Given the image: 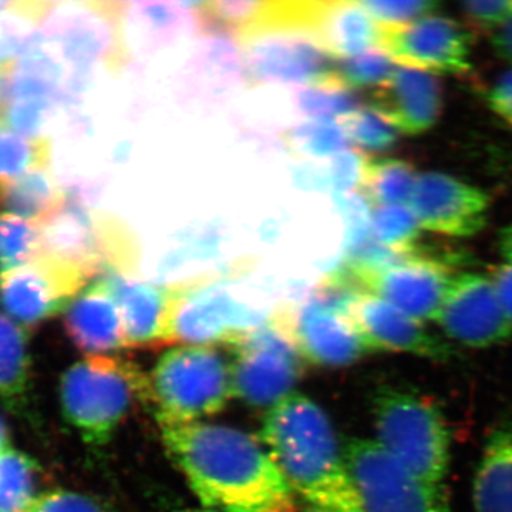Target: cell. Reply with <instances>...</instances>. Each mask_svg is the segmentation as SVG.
Returning a JSON list of instances; mask_svg holds the SVG:
<instances>
[{"mask_svg": "<svg viewBox=\"0 0 512 512\" xmlns=\"http://www.w3.org/2000/svg\"><path fill=\"white\" fill-rule=\"evenodd\" d=\"M52 146L47 138L20 136L0 126V183L13 180L30 171L49 167Z\"/></svg>", "mask_w": 512, "mask_h": 512, "instance_id": "f546056e", "label": "cell"}, {"mask_svg": "<svg viewBox=\"0 0 512 512\" xmlns=\"http://www.w3.org/2000/svg\"><path fill=\"white\" fill-rule=\"evenodd\" d=\"M313 32L333 59H348L379 47V26L353 0H318Z\"/></svg>", "mask_w": 512, "mask_h": 512, "instance_id": "603a6c76", "label": "cell"}, {"mask_svg": "<svg viewBox=\"0 0 512 512\" xmlns=\"http://www.w3.org/2000/svg\"><path fill=\"white\" fill-rule=\"evenodd\" d=\"M119 308L127 348L148 349L167 345L173 286L141 281L114 269L100 275Z\"/></svg>", "mask_w": 512, "mask_h": 512, "instance_id": "d6986e66", "label": "cell"}, {"mask_svg": "<svg viewBox=\"0 0 512 512\" xmlns=\"http://www.w3.org/2000/svg\"><path fill=\"white\" fill-rule=\"evenodd\" d=\"M360 5L382 28L409 25L439 8L434 0H360Z\"/></svg>", "mask_w": 512, "mask_h": 512, "instance_id": "d590c367", "label": "cell"}, {"mask_svg": "<svg viewBox=\"0 0 512 512\" xmlns=\"http://www.w3.org/2000/svg\"><path fill=\"white\" fill-rule=\"evenodd\" d=\"M367 106L400 133L419 136L437 123L441 114L440 84L433 74L397 66L387 82L367 93Z\"/></svg>", "mask_w": 512, "mask_h": 512, "instance_id": "ffe728a7", "label": "cell"}, {"mask_svg": "<svg viewBox=\"0 0 512 512\" xmlns=\"http://www.w3.org/2000/svg\"><path fill=\"white\" fill-rule=\"evenodd\" d=\"M345 457L362 512H450L441 488L421 483L375 440L350 441Z\"/></svg>", "mask_w": 512, "mask_h": 512, "instance_id": "7c38bea8", "label": "cell"}, {"mask_svg": "<svg viewBox=\"0 0 512 512\" xmlns=\"http://www.w3.org/2000/svg\"><path fill=\"white\" fill-rule=\"evenodd\" d=\"M397 64L379 47L348 59H336V82L342 89L370 90L382 86L392 76Z\"/></svg>", "mask_w": 512, "mask_h": 512, "instance_id": "d6a6232c", "label": "cell"}, {"mask_svg": "<svg viewBox=\"0 0 512 512\" xmlns=\"http://www.w3.org/2000/svg\"><path fill=\"white\" fill-rule=\"evenodd\" d=\"M448 338L470 348H490L512 336V322L488 276L454 275L436 320Z\"/></svg>", "mask_w": 512, "mask_h": 512, "instance_id": "9a60e30c", "label": "cell"}, {"mask_svg": "<svg viewBox=\"0 0 512 512\" xmlns=\"http://www.w3.org/2000/svg\"><path fill=\"white\" fill-rule=\"evenodd\" d=\"M421 231L409 205L372 207V234L384 247L406 254L416 247Z\"/></svg>", "mask_w": 512, "mask_h": 512, "instance_id": "1f68e13d", "label": "cell"}, {"mask_svg": "<svg viewBox=\"0 0 512 512\" xmlns=\"http://www.w3.org/2000/svg\"><path fill=\"white\" fill-rule=\"evenodd\" d=\"M234 397L254 407H274L291 396L302 375V356L284 308L232 343Z\"/></svg>", "mask_w": 512, "mask_h": 512, "instance_id": "9c48e42d", "label": "cell"}, {"mask_svg": "<svg viewBox=\"0 0 512 512\" xmlns=\"http://www.w3.org/2000/svg\"><path fill=\"white\" fill-rule=\"evenodd\" d=\"M40 254L39 225L8 212L0 214V274L28 265Z\"/></svg>", "mask_w": 512, "mask_h": 512, "instance_id": "4dcf8cb0", "label": "cell"}, {"mask_svg": "<svg viewBox=\"0 0 512 512\" xmlns=\"http://www.w3.org/2000/svg\"><path fill=\"white\" fill-rule=\"evenodd\" d=\"M376 443L421 483L441 488L450 466V433L429 397L383 387L373 399Z\"/></svg>", "mask_w": 512, "mask_h": 512, "instance_id": "52a82bcc", "label": "cell"}, {"mask_svg": "<svg viewBox=\"0 0 512 512\" xmlns=\"http://www.w3.org/2000/svg\"><path fill=\"white\" fill-rule=\"evenodd\" d=\"M64 329L73 345L86 355L106 356L127 348L119 308L101 278L70 303Z\"/></svg>", "mask_w": 512, "mask_h": 512, "instance_id": "44dd1931", "label": "cell"}, {"mask_svg": "<svg viewBox=\"0 0 512 512\" xmlns=\"http://www.w3.org/2000/svg\"><path fill=\"white\" fill-rule=\"evenodd\" d=\"M488 278L493 282L505 312L512 322V265L503 264L491 269Z\"/></svg>", "mask_w": 512, "mask_h": 512, "instance_id": "b9f144b4", "label": "cell"}, {"mask_svg": "<svg viewBox=\"0 0 512 512\" xmlns=\"http://www.w3.org/2000/svg\"><path fill=\"white\" fill-rule=\"evenodd\" d=\"M29 512H116L100 498L74 491L57 490L39 495Z\"/></svg>", "mask_w": 512, "mask_h": 512, "instance_id": "74e56055", "label": "cell"}, {"mask_svg": "<svg viewBox=\"0 0 512 512\" xmlns=\"http://www.w3.org/2000/svg\"><path fill=\"white\" fill-rule=\"evenodd\" d=\"M330 271L357 291L379 296L421 323L436 320L454 278L444 262L420 252L417 245L399 261L376 271H352L342 265Z\"/></svg>", "mask_w": 512, "mask_h": 512, "instance_id": "8fae6325", "label": "cell"}, {"mask_svg": "<svg viewBox=\"0 0 512 512\" xmlns=\"http://www.w3.org/2000/svg\"><path fill=\"white\" fill-rule=\"evenodd\" d=\"M171 512H214L210 510H205V508H180V510H174Z\"/></svg>", "mask_w": 512, "mask_h": 512, "instance_id": "bcb514c9", "label": "cell"}, {"mask_svg": "<svg viewBox=\"0 0 512 512\" xmlns=\"http://www.w3.org/2000/svg\"><path fill=\"white\" fill-rule=\"evenodd\" d=\"M66 192L47 168L0 183V207L8 214L42 222L62 205Z\"/></svg>", "mask_w": 512, "mask_h": 512, "instance_id": "d4e9b609", "label": "cell"}, {"mask_svg": "<svg viewBox=\"0 0 512 512\" xmlns=\"http://www.w3.org/2000/svg\"><path fill=\"white\" fill-rule=\"evenodd\" d=\"M285 146L302 160H323L348 150L349 138L335 120H306L284 136Z\"/></svg>", "mask_w": 512, "mask_h": 512, "instance_id": "f1b7e54d", "label": "cell"}, {"mask_svg": "<svg viewBox=\"0 0 512 512\" xmlns=\"http://www.w3.org/2000/svg\"><path fill=\"white\" fill-rule=\"evenodd\" d=\"M315 6L316 0L264 3L254 23L235 37L241 45L247 83L340 87L336 59L313 35Z\"/></svg>", "mask_w": 512, "mask_h": 512, "instance_id": "3957f363", "label": "cell"}, {"mask_svg": "<svg viewBox=\"0 0 512 512\" xmlns=\"http://www.w3.org/2000/svg\"><path fill=\"white\" fill-rule=\"evenodd\" d=\"M242 83L247 79L237 40L225 33L204 32L178 73L175 94L187 109L205 113L228 103Z\"/></svg>", "mask_w": 512, "mask_h": 512, "instance_id": "2e32d148", "label": "cell"}, {"mask_svg": "<svg viewBox=\"0 0 512 512\" xmlns=\"http://www.w3.org/2000/svg\"><path fill=\"white\" fill-rule=\"evenodd\" d=\"M367 156L345 150L330 158L328 168L330 191L333 195L359 191L365 174Z\"/></svg>", "mask_w": 512, "mask_h": 512, "instance_id": "8d00e7d4", "label": "cell"}, {"mask_svg": "<svg viewBox=\"0 0 512 512\" xmlns=\"http://www.w3.org/2000/svg\"><path fill=\"white\" fill-rule=\"evenodd\" d=\"M40 467L28 454L0 451V512H29L36 503Z\"/></svg>", "mask_w": 512, "mask_h": 512, "instance_id": "83f0119b", "label": "cell"}, {"mask_svg": "<svg viewBox=\"0 0 512 512\" xmlns=\"http://www.w3.org/2000/svg\"><path fill=\"white\" fill-rule=\"evenodd\" d=\"M498 244H500L501 256L507 261V264L512 265V222L500 232Z\"/></svg>", "mask_w": 512, "mask_h": 512, "instance_id": "ee69618b", "label": "cell"}, {"mask_svg": "<svg viewBox=\"0 0 512 512\" xmlns=\"http://www.w3.org/2000/svg\"><path fill=\"white\" fill-rule=\"evenodd\" d=\"M360 100L349 90L332 86H305L295 94L296 110L309 120H333L359 109Z\"/></svg>", "mask_w": 512, "mask_h": 512, "instance_id": "e575fe53", "label": "cell"}, {"mask_svg": "<svg viewBox=\"0 0 512 512\" xmlns=\"http://www.w3.org/2000/svg\"><path fill=\"white\" fill-rule=\"evenodd\" d=\"M417 175L409 161L367 156L359 192L372 207L409 205Z\"/></svg>", "mask_w": 512, "mask_h": 512, "instance_id": "4316f807", "label": "cell"}, {"mask_svg": "<svg viewBox=\"0 0 512 512\" xmlns=\"http://www.w3.org/2000/svg\"><path fill=\"white\" fill-rule=\"evenodd\" d=\"M421 229L453 238L474 237L487 225V192L453 175H417L409 201Z\"/></svg>", "mask_w": 512, "mask_h": 512, "instance_id": "e0dca14e", "label": "cell"}, {"mask_svg": "<svg viewBox=\"0 0 512 512\" xmlns=\"http://www.w3.org/2000/svg\"><path fill=\"white\" fill-rule=\"evenodd\" d=\"M158 424L197 423L220 413L234 397L231 366L214 346L178 345L148 376Z\"/></svg>", "mask_w": 512, "mask_h": 512, "instance_id": "ba28073f", "label": "cell"}, {"mask_svg": "<svg viewBox=\"0 0 512 512\" xmlns=\"http://www.w3.org/2000/svg\"><path fill=\"white\" fill-rule=\"evenodd\" d=\"M28 333L23 326L0 312V400L18 406L26 399L30 384Z\"/></svg>", "mask_w": 512, "mask_h": 512, "instance_id": "484cf974", "label": "cell"}, {"mask_svg": "<svg viewBox=\"0 0 512 512\" xmlns=\"http://www.w3.org/2000/svg\"><path fill=\"white\" fill-rule=\"evenodd\" d=\"M293 181L306 191H330L328 168L326 164L303 163L296 165L292 171Z\"/></svg>", "mask_w": 512, "mask_h": 512, "instance_id": "ab89813d", "label": "cell"}, {"mask_svg": "<svg viewBox=\"0 0 512 512\" xmlns=\"http://www.w3.org/2000/svg\"><path fill=\"white\" fill-rule=\"evenodd\" d=\"M128 56L148 57L198 32L192 2L123 3Z\"/></svg>", "mask_w": 512, "mask_h": 512, "instance_id": "7402d4cb", "label": "cell"}, {"mask_svg": "<svg viewBox=\"0 0 512 512\" xmlns=\"http://www.w3.org/2000/svg\"><path fill=\"white\" fill-rule=\"evenodd\" d=\"M40 32L47 52L66 70L70 97L100 70L117 72L130 60L121 2L47 3Z\"/></svg>", "mask_w": 512, "mask_h": 512, "instance_id": "277c9868", "label": "cell"}, {"mask_svg": "<svg viewBox=\"0 0 512 512\" xmlns=\"http://www.w3.org/2000/svg\"><path fill=\"white\" fill-rule=\"evenodd\" d=\"M10 2H3V0H0V13L3 12L6 8H8Z\"/></svg>", "mask_w": 512, "mask_h": 512, "instance_id": "7dc6e473", "label": "cell"}, {"mask_svg": "<svg viewBox=\"0 0 512 512\" xmlns=\"http://www.w3.org/2000/svg\"><path fill=\"white\" fill-rule=\"evenodd\" d=\"M259 441L305 512H362L345 450L322 407L292 393L266 413Z\"/></svg>", "mask_w": 512, "mask_h": 512, "instance_id": "7a4b0ae2", "label": "cell"}, {"mask_svg": "<svg viewBox=\"0 0 512 512\" xmlns=\"http://www.w3.org/2000/svg\"><path fill=\"white\" fill-rule=\"evenodd\" d=\"M488 103L491 110L512 128V70L504 73L494 84Z\"/></svg>", "mask_w": 512, "mask_h": 512, "instance_id": "60d3db41", "label": "cell"}, {"mask_svg": "<svg viewBox=\"0 0 512 512\" xmlns=\"http://www.w3.org/2000/svg\"><path fill=\"white\" fill-rule=\"evenodd\" d=\"M463 9L474 22L484 28H490L491 32L512 18V0L466 2Z\"/></svg>", "mask_w": 512, "mask_h": 512, "instance_id": "f35d334b", "label": "cell"}, {"mask_svg": "<svg viewBox=\"0 0 512 512\" xmlns=\"http://www.w3.org/2000/svg\"><path fill=\"white\" fill-rule=\"evenodd\" d=\"M64 419L84 443L101 447L137 403L150 406L148 375L119 356H89L74 363L60 380Z\"/></svg>", "mask_w": 512, "mask_h": 512, "instance_id": "5b68a950", "label": "cell"}, {"mask_svg": "<svg viewBox=\"0 0 512 512\" xmlns=\"http://www.w3.org/2000/svg\"><path fill=\"white\" fill-rule=\"evenodd\" d=\"M348 313L369 352L409 353L433 360L450 355L446 343L431 335L424 323L372 293L356 292Z\"/></svg>", "mask_w": 512, "mask_h": 512, "instance_id": "ac0fdd59", "label": "cell"}, {"mask_svg": "<svg viewBox=\"0 0 512 512\" xmlns=\"http://www.w3.org/2000/svg\"><path fill=\"white\" fill-rule=\"evenodd\" d=\"M339 124L349 141L366 150H389L399 138V131L369 106L340 117Z\"/></svg>", "mask_w": 512, "mask_h": 512, "instance_id": "836d02e7", "label": "cell"}, {"mask_svg": "<svg viewBox=\"0 0 512 512\" xmlns=\"http://www.w3.org/2000/svg\"><path fill=\"white\" fill-rule=\"evenodd\" d=\"M379 49L397 66L433 76L463 74L471 67L470 36L453 19L436 13L409 25L379 26Z\"/></svg>", "mask_w": 512, "mask_h": 512, "instance_id": "5bb4252c", "label": "cell"}, {"mask_svg": "<svg viewBox=\"0 0 512 512\" xmlns=\"http://www.w3.org/2000/svg\"><path fill=\"white\" fill-rule=\"evenodd\" d=\"M476 512H512V424L498 427L485 441L473 481Z\"/></svg>", "mask_w": 512, "mask_h": 512, "instance_id": "cb8c5ba5", "label": "cell"}, {"mask_svg": "<svg viewBox=\"0 0 512 512\" xmlns=\"http://www.w3.org/2000/svg\"><path fill=\"white\" fill-rule=\"evenodd\" d=\"M168 456L201 507L214 512H298L261 441L221 424H160Z\"/></svg>", "mask_w": 512, "mask_h": 512, "instance_id": "6da1fadb", "label": "cell"}, {"mask_svg": "<svg viewBox=\"0 0 512 512\" xmlns=\"http://www.w3.org/2000/svg\"><path fill=\"white\" fill-rule=\"evenodd\" d=\"M493 45L498 55L512 64V18L493 30Z\"/></svg>", "mask_w": 512, "mask_h": 512, "instance_id": "7bdbcfd3", "label": "cell"}, {"mask_svg": "<svg viewBox=\"0 0 512 512\" xmlns=\"http://www.w3.org/2000/svg\"><path fill=\"white\" fill-rule=\"evenodd\" d=\"M8 448V429H6L5 421L0 417V451Z\"/></svg>", "mask_w": 512, "mask_h": 512, "instance_id": "f6af8a7d", "label": "cell"}, {"mask_svg": "<svg viewBox=\"0 0 512 512\" xmlns=\"http://www.w3.org/2000/svg\"><path fill=\"white\" fill-rule=\"evenodd\" d=\"M356 289L326 275L301 302L282 306L302 359L313 365H352L369 353L348 313Z\"/></svg>", "mask_w": 512, "mask_h": 512, "instance_id": "30bf717a", "label": "cell"}, {"mask_svg": "<svg viewBox=\"0 0 512 512\" xmlns=\"http://www.w3.org/2000/svg\"><path fill=\"white\" fill-rule=\"evenodd\" d=\"M90 281L72 265L40 254L35 261L0 274V306L25 329L69 308Z\"/></svg>", "mask_w": 512, "mask_h": 512, "instance_id": "4fadbf2b", "label": "cell"}, {"mask_svg": "<svg viewBox=\"0 0 512 512\" xmlns=\"http://www.w3.org/2000/svg\"><path fill=\"white\" fill-rule=\"evenodd\" d=\"M239 272L228 269L220 275L201 276L173 286L168 342L181 345H232L258 328L276 312L271 299L239 284Z\"/></svg>", "mask_w": 512, "mask_h": 512, "instance_id": "8992f818", "label": "cell"}]
</instances>
